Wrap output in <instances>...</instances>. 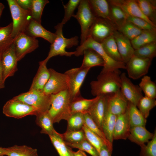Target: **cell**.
Segmentation results:
<instances>
[{"mask_svg": "<svg viewBox=\"0 0 156 156\" xmlns=\"http://www.w3.org/2000/svg\"><path fill=\"white\" fill-rule=\"evenodd\" d=\"M152 60L141 58L133 55L126 64L129 77L137 79L147 73Z\"/></svg>", "mask_w": 156, "mask_h": 156, "instance_id": "cell-13", "label": "cell"}, {"mask_svg": "<svg viewBox=\"0 0 156 156\" xmlns=\"http://www.w3.org/2000/svg\"><path fill=\"white\" fill-rule=\"evenodd\" d=\"M116 29L130 40L140 35L143 31L132 23L127 21L121 26L117 27Z\"/></svg>", "mask_w": 156, "mask_h": 156, "instance_id": "cell-38", "label": "cell"}, {"mask_svg": "<svg viewBox=\"0 0 156 156\" xmlns=\"http://www.w3.org/2000/svg\"><path fill=\"white\" fill-rule=\"evenodd\" d=\"M6 152L5 148L0 147V156H3L5 155Z\"/></svg>", "mask_w": 156, "mask_h": 156, "instance_id": "cell-54", "label": "cell"}, {"mask_svg": "<svg viewBox=\"0 0 156 156\" xmlns=\"http://www.w3.org/2000/svg\"><path fill=\"white\" fill-rule=\"evenodd\" d=\"M145 127L138 126L131 127L128 139L140 146L147 143L153 138L154 134L148 131Z\"/></svg>", "mask_w": 156, "mask_h": 156, "instance_id": "cell-23", "label": "cell"}, {"mask_svg": "<svg viewBox=\"0 0 156 156\" xmlns=\"http://www.w3.org/2000/svg\"><path fill=\"white\" fill-rule=\"evenodd\" d=\"M17 4L22 8L30 10L31 9L32 0H15Z\"/></svg>", "mask_w": 156, "mask_h": 156, "instance_id": "cell-50", "label": "cell"}, {"mask_svg": "<svg viewBox=\"0 0 156 156\" xmlns=\"http://www.w3.org/2000/svg\"><path fill=\"white\" fill-rule=\"evenodd\" d=\"M111 154L105 145L102 146L99 153V156H111Z\"/></svg>", "mask_w": 156, "mask_h": 156, "instance_id": "cell-51", "label": "cell"}, {"mask_svg": "<svg viewBox=\"0 0 156 156\" xmlns=\"http://www.w3.org/2000/svg\"><path fill=\"white\" fill-rule=\"evenodd\" d=\"M139 87L144 92L145 96L153 99L156 98V85L150 77L145 75L142 78Z\"/></svg>", "mask_w": 156, "mask_h": 156, "instance_id": "cell-37", "label": "cell"}, {"mask_svg": "<svg viewBox=\"0 0 156 156\" xmlns=\"http://www.w3.org/2000/svg\"><path fill=\"white\" fill-rule=\"evenodd\" d=\"M4 8V5L2 3L0 2V18Z\"/></svg>", "mask_w": 156, "mask_h": 156, "instance_id": "cell-55", "label": "cell"}, {"mask_svg": "<svg viewBox=\"0 0 156 156\" xmlns=\"http://www.w3.org/2000/svg\"><path fill=\"white\" fill-rule=\"evenodd\" d=\"M67 120L68 122L67 131L81 130L84 125V114L78 112L72 114Z\"/></svg>", "mask_w": 156, "mask_h": 156, "instance_id": "cell-41", "label": "cell"}, {"mask_svg": "<svg viewBox=\"0 0 156 156\" xmlns=\"http://www.w3.org/2000/svg\"><path fill=\"white\" fill-rule=\"evenodd\" d=\"M76 14L73 17L77 19L81 28L80 44L86 40L89 31L96 18L88 0H81Z\"/></svg>", "mask_w": 156, "mask_h": 156, "instance_id": "cell-6", "label": "cell"}, {"mask_svg": "<svg viewBox=\"0 0 156 156\" xmlns=\"http://www.w3.org/2000/svg\"><path fill=\"white\" fill-rule=\"evenodd\" d=\"M156 105L155 99L146 96H143L139 101L137 107L144 117L146 119L148 116L150 111Z\"/></svg>", "mask_w": 156, "mask_h": 156, "instance_id": "cell-42", "label": "cell"}, {"mask_svg": "<svg viewBox=\"0 0 156 156\" xmlns=\"http://www.w3.org/2000/svg\"><path fill=\"white\" fill-rule=\"evenodd\" d=\"M113 35L122 62L126 64L134 55V49L131 40L117 30L115 31Z\"/></svg>", "mask_w": 156, "mask_h": 156, "instance_id": "cell-18", "label": "cell"}, {"mask_svg": "<svg viewBox=\"0 0 156 156\" xmlns=\"http://www.w3.org/2000/svg\"><path fill=\"white\" fill-rule=\"evenodd\" d=\"M63 25L60 23L55 27L56 37L53 43L51 44L48 56L43 60L46 64L53 57L60 55L70 57L75 54V51L67 52L66 49L78 45L79 43L78 37L75 36L70 38L64 37L63 33Z\"/></svg>", "mask_w": 156, "mask_h": 156, "instance_id": "cell-3", "label": "cell"}, {"mask_svg": "<svg viewBox=\"0 0 156 156\" xmlns=\"http://www.w3.org/2000/svg\"><path fill=\"white\" fill-rule=\"evenodd\" d=\"M116 30L115 25L110 22L96 17L89 31L88 37H90L95 41L101 43L105 39L113 35Z\"/></svg>", "mask_w": 156, "mask_h": 156, "instance_id": "cell-10", "label": "cell"}, {"mask_svg": "<svg viewBox=\"0 0 156 156\" xmlns=\"http://www.w3.org/2000/svg\"><path fill=\"white\" fill-rule=\"evenodd\" d=\"M62 137L66 143H76L86 139L84 132L82 129L76 131H66L61 134Z\"/></svg>", "mask_w": 156, "mask_h": 156, "instance_id": "cell-44", "label": "cell"}, {"mask_svg": "<svg viewBox=\"0 0 156 156\" xmlns=\"http://www.w3.org/2000/svg\"><path fill=\"white\" fill-rule=\"evenodd\" d=\"M136 1L144 15L156 25V1L136 0Z\"/></svg>", "mask_w": 156, "mask_h": 156, "instance_id": "cell-31", "label": "cell"}, {"mask_svg": "<svg viewBox=\"0 0 156 156\" xmlns=\"http://www.w3.org/2000/svg\"><path fill=\"white\" fill-rule=\"evenodd\" d=\"M13 44L18 61L39 47L37 39L24 32L21 33L17 35L14 39Z\"/></svg>", "mask_w": 156, "mask_h": 156, "instance_id": "cell-12", "label": "cell"}, {"mask_svg": "<svg viewBox=\"0 0 156 156\" xmlns=\"http://www.w3.org/2000/svg\"><path fill=\"white\" fill-rule=\"evenodd\" d=\"M48 111L36 116V122L41 129V133L47 134L49 136L56 131L53 127V123Z\"/></svg>", "mask_w": 156, "mask_h": 156, "instance_id": "cell-30", "label": "cell"}, {"mask_svg": "<svg viewBox=\"0 0 156 156\" xmlns=\"http://www.w3.org/2000/svg\"><path fill=\"white\" fill-rule=\"evenodd\" d=\"M127 21L132 23L142 30L156 29V27L141 18L127 15Z\"/></svg>", "mask_w": 156, "mask_h": 156, "instance_id": "cell-49", "label": "cell"}, {"mask_svg": "<svg viewBox=\"0 0 156 156\" xmlns=\"http://www.w3.org/2000/svg\"><path fill=\"white\" fill-rule=\"evenodd\" d=\"M117 116L113 114L107 109L102 124V130L105 138L108 142L113 145V131Z\"/></svg>", "mask_w": 156, "mask_h": 156, "instance_id": "cell-25", "label": "cell"}, {"mask_svg": "<svg viewBox=\"0 0 156 156\" xmlns=\"http://www.w3.org/2000/svg\"><path fill=\"white\" fill-rule=\"evenodd\" d=\"M3 112L8 117L17 119L29 115L37 116L40 114L39 110L35 107L13 98L4 104Z\"/></svg>", "mask_w": 156, "mask_h": 156, "instance_id": "cell-8", "label": "cell"}, {"mask_svg": "<svg viewBox=\"0 0 156 156\" xmlns=\"http://www.w3.org/2000/svg\"><path fill=\"white\" fill-rule=\"evenodd\" d=\"M109 3L120 7L127 15L142 18L156 27L143 13L136 0H109Z\"/></svg>", "mask_w": 156, "mask_h": 156, "instance_id": "cell-17", "label": "cell"}, {"mask_svg": "<svg viewBox=\"0 0 156 156\" xmlns=\"http://www.w3.org/2000/svg\"><path fill=\"white\" fill-rule=\"evenodd\" d=\"M120 90L128 101L137 106L140 99L143 96L139 86L133 83L125 73L120 75Z\"/></svg>", "mask_w": 156, "mask_h": 156, "instance_id": "cell-14", "label": "cell"}, {"mask_svg": "<svg viewBox=\"0 0 156 156\" xmlns=\"http://www.w3.org/2000/svg\"><path fill=\"white\" fill-rule=\"evenodd\" d=\"M101 44L106 53L111 58L116 61L122 62L113 35L105 39Z\"/></svg>", "mask_w": 156, "mask_h": 156, "instance_id": "cell-32", "label": "cell"}, {"mask_svg": "<svg viewBox=\"0 0 156 156\" xmlns=\"http://www.w3.org/2000/svg\"><path fill=\"white\" fill-rule=\"evenodd\" d=\"M51 105L48 113L54 123L67 120L71 115L72 101L68 90L51 94Z\"/></svg>", "mask_w": 156, "mask_h": 156, "instance_id": "cell-2", "label": "cell"}, {"mask_svg": "<svg viewBox=\"0 0 156 156\" xmlns=\"http://www.w3.org/2000/svg\"><path fill=\"white\" fill-rule=\"evenodd\" d=\"M91 68L80 67L72 68L65 72L68 78V90L72 101L81 96L80 91L81 87Z\"/></svg>", "mask_w": 156, "mask_h": 156, "instance_id": "cell-9", "label": "cell"}, {"mask_svg": "<svg viewBox=\"0 0 156 156\" xmlns=\"http://www.w3.org/2000/svg\"><path fill=\"white\" fill-rule=\"evenodd\" d=\"M98 97V96H96L92 99H87L81 96L75 98L71 103V114L77 112L83 114L88 113L91 106Z\"/></svg>", "mask_w": 156, "mask_h": 156, "instance_id": "cell-26", "label": "cell"}, {"mask_svg": "<svg viewBox=\"0 0 156 156\" xmlns=\"http://www.w3.org/2000/svg\"><path fill=\"white\" fill-rule=\"evenodd\" d=\"M155 42H156V29L143 30L140 35L131 40L132 46L134 50Z\"/></svg>", "mask_w": 156, "mask_h": 156, "instance_id": "cell-27", "label": "cell"}, {"mask_svg": "<svg viewBox=\"0 0 156 156\" xmlns=\"http://www.w3.org/2000/svg\"><path fill=\"white\" fill-rule=\"evenodd\" d=\"M106 107L105 96H98V99L93 103L88 113L102 131V124Z\"/></svg>", "mask_w": 156, "mask_h": 156, "instance_id": "cell-21", "label": "cell"}, {"mask_svg": "<svg viewBox=\"0 0 156 156\" xmlns=\"http://www.w3.org/2000/svg\"><path fill=\"white\" fill-rule=\"evenodd\" d=\"M72 156H88L84 152L79 150L76 152L72 151Z\"/></svg>", "mask_w": 156, "mask_h": 156, "instance_id": "cell-53", "label": "cell"}, {"mask_svg": "<svg viewBox=\"0 0 156 156\" xmlns=\"http://www.w3.org/2000/svg\"><path fill=\"white\" fill-rule=\"evenodd\" d=\"M133 55L141 58L153 60L156 56V42L146 44L134 50Z\"/></svg>", "mask_w": 156, "mask_h": 156, "instance_id": "cell-40", "label": "cell"}, {"mask_svg": "<svg viewBox=\"0 0 156 156\" xmlns=\"http://www.w3.org/2000/svg\"><path fill=\"white\" fill-rule=\"evenodd\" d=\"M82 129L84 132L86 139L94 147L99 154L101 148L103 146L105 145L104 142L85 125Z\"/></svg>", "mask_w": 156, "mask_h": 156, "instance_id": "cell-45", "label": "cell"}, {"mask_svg": "<svg viewBox=\"0 0 156 156\" xmlns=\"http://www.w3.org/2000/svg\"><path fill=\"white\" fill-rule=\"evenodd\" d=\"M49 136L60 156H70L68 147L63 140L61 134L56 131Z\"/></svg>", "mask_w": 156, "mask_h": 156, "instance_id": "cell-36", "label": "cell"}, {"mask_svg": "<svg viewBox=\"0 0 156 156\" xmlns=\"http://www.w3.org/2000/svg\"><path fill=\"white\" fill-rule=\"evenodd\" d=\"M5 87V82L3 78V67L1 62H0V89Z\"/></svg>", "mask_w": 156, "mask_h": 156, "instance_id": "cell-52", "label": "cell"}, {"mask_svg": "<svg viewBox=\"0 0 156 156\" xmlns=\"http://www.w3.org/2000/svg\"><path fill=\"white\" fill-rule=\"evenodd\" d=\"M7 1L13 21L11 36L14 39L19 34L25 32L32 18L30 11L21 8L16 3L15 0Z\"/></svg>", "mask_w": 156, "mask_h": 156, "instance_id": "cell-5", "label": "cell"}, {"mask_svg": "<svg viewBox=\"0 0 156 156\" xmlns=\"http://www.w3.org/2000/svg\"><path fill=\"white\" fill-rule=\"evenodd\" d=\"M8 156H38L37 150L26 145H15L5 148Z\"/></svg>", "mask_w": 156, "mask_h": 156, "instance_id": "cell-34", "label": "cell"}, {"mask_svg": "<svg viewBox=\"0 0 156 156\" xmlns=\"http://www.w3.org/2000/svg\"><path fill=\"white\" fill-rule=\"evenodd\" d=\"M12 29V22L8 25L0 27V55L14 42V39L11 36Z\"/></svg>", "mask_w": 156, "mask_h": 156, "instance_id": "cell-33", "label": "cell"}, {"mask_svg": "<svg viewBox=\"0 0 156 156\" xmlns=\"http://www.w3.org/2000/svg\"><path fill=\"white\" fill-rule=\"evenodd\" d=\"M121 72L119 69L101 71L96 80L90 83L92 94L95 96L106 95L120 90Z\"/></svg>", "mask_w": 156, "mask_h": 156, "instance_id": "cell-1", "label": "cell"}, {"mask_svg": "<svg viewBox=\"0 0 156 156\" xmlns=\"http://www.w3.org/2000/svg\"><path fill=\"white\" fill-rule=\"evenodd\" d=\"M47 64L42 61L39 62V67L34 77L29 90L43 91V88L50 77L49 69Z\"/></svg>", "mask_w": 156, "mask_h": 156, "instance_id": "cell-22", "label": "cell"}, {"mask_svg": "<svg viewBox=\"0 0 156 156\" xmlns=\"http://www.w3.org/2000/svg\"><path fill=\"white\" fill-rule=\"evenodd\" d=\"M153 138L147 144L140 146V156H156V130L155 129Z\"/></svg>", "mask_w": 156, "mask_h": 156, "instance_id": "cell-48", "label": "cell"}, {"mask_svg": "<svg viewBox=\"0 0 156 156\" xmlns=\"http://www.w3.org/2000/svg\"><path fill=\"white\" fill-rule=\"evenodd\" d=\"M87 49H91L95 51L103 59L104 65L101 71L114 70L120 69H126V64L122 62L116 61L111 58L104 51L101 44L90 36H88L85 41L77 47L75 51L74 55L76 56L82 55L84 51Z\"/></svg>", "mask_w": 156, "mask_h": 156, "instance_id": "cell-4", "label": "cell"}, {"mask_svg": "<svg viewBox=\"0 0 156 156\" xmlns=\"http://www.w3.org/2000/svg\"><path fill=\"white\" fill-rule=\"evenodd\" d=\"M4 82L9 77L13 76L17 70L18 62L13 43L1 54V61Z\"/></svg>", "mask_w": 156, "mask_h": 156, "instance_id": "cell-15", "label": "cell"}, {"mask_svg": "<svg viewBox=\"0 0 156 156\" xmlns=\"http://www.w3.org/2000/svg\"><path fill=\"white\" fill-rule=\"evenodd\" d=\"M1 55H0V62L1 61Z\"/></svg>", "mask_w": 156, "mask_h": 156, "instance_id": "cell-57", "label": "cell"}, {"mask_svg": "<svg viewBox=\"0 0 156 156\" xmlns=\"http://www.w3.org/2000/svg\"><path fill=\"white\" fill-rule=\"evenodd\" d=\"M81 0H69L68 3L64 5L63 3L64 10V16L61 23L65 24L74 14V12L78 7Z\"/></svg>", "mask_w": 156, "mask_h": 156, "instance_id": "cell-46", "label": "cell"}, {"mask_svg": "<svg viewBox=\"0 0 156 156\" xmlns=\"http://www.w3.org/2000/svg\"><path fill=\"white\" fill-rule=\"evenodd\" d=\"M49 70L50 77L43 92L46 94L51 95L68 90L69 80L66 73H59L51 68Z\"/></svg>", "mask_w": 156, "mask_h": 156, "instance_id": "cell-11", "label": "cell"}, {"mask_svg": "<svg viewBox=\"0 0 156 156\" xmlns=\"http://www.w3.org/2000/svg\"><path fill=\"white\" fill-rule=\"evenodd\" d=\"M28 35L36 38L40 37L48 41L51 44L55 40L56 36L53 33L46 30L40 23L32 19L25 32Z\"/></svg>", "mask_w": 156, "mask_h": 156, "instance_id": "cell-20", "label": "cell"}, {"mask_svg": "<svg viewBox=\"0 0 156 156\" xmlns=\"http://www.w3.org/2000/svg\"><path fill=\"white\" fill-rule=\"evenodd\" d=\"M65 143L67 146L78 148L86 152L92 156H99L96 149L86 139L76 143L70 144L66 142Z\"/></svg>", "mask_w": 156, "mask_h": 156, "instance_id": "cell-47", "label": "cell"}, {"mask_svg": "<svg viewBox=\"0 0 156 156\" xmlns=\"http://www.w3.org/2000/svg\"><path fill=\"white\" fill-rule=\"evenodd\" d=\"M84 125L103 140L109 151L112 153L113 145L107 140L102 131L99 127L88 114H84Z\"/></svg>", "mask_w": 156, "mask_h": 156, "instance_id": "cell-35", "label": "cell"}, {"mask_svg": "<svg viewBox=\"0 0 156 156\" xmlns=\"http://www.w3.org/2000/svg\"><path fill=\"white\" fill-rule=\"evenodd\" d=\"M88 0L96 17L106 20L113 24L111 17L110 5L108 0Z\"/></svg>", "mask_w": 156, "mask_h": 156, "instance_id": "cell-24", "label": "cell"}, {"mask_svg": "<svg viewBox=\"0 0 156 156\" xmlns=\"http://www.w3.org/2000/svg\"><path fill=\"white\" fill-rule=\"evenodd\" d=\"M127 111L131 127L138 126L145 127L146 119L136 106L128 102Z\"/></svg>", "mask_w": 156, "mask_h": 156, "instance_id": "cell-29", "label": "cell"}, {"mask_svg": "<svg viewBox=\"0 0 156 156\" xmlns=\"http://www.w3.org/2000/svg\"><path fill=\"white\" fill-rule=\"evenodd\" d=\"M105 96L106 107L111 113L117 116L126 111L128 102L120 90Z\"/></svg>", "mask_w": 156, "mask_h": 156, "instance_id": "cell-16", "label": "cell"}, {"mask_svg": "<svg viewBox=\"0 0 156 156\" xmlns=\"http://www.w3.org/2000/svg\"><path fill=\"white\" fill-rule=\"evenodd\" d=\"M13 98L35 107L40 114L48 111L51 106V95L46 94L42 91L29 90Z\"/></svg>", "mask_w": 156, "mask_h": 156, "instance_id": "cell-7", "label": "cell"}, {"mask_svg": "<svg viewBox=\"0 0 156 156\" xmlns=\"http://www.w3.org/2000/svg\"><path fill=\"white\" fill-rule=\"evenodd\" d=\"M109 5L111 18L117 29L127 21V15L119 7L110 3Z\"/></svg>", "mask_w": 156, "mask_h": 156, "instance_id": "cell-39", "label": "cell"}, {"mask_svg": "<svg viewBox=\"0 0 156 156\" xmlns=\"http://www.w3.org/2000/svg\"><path fill=\"white\" fill-rule=\"evenodd\" d=\"M130 128L127 109L124 113L117 116L113 131V140H126L128 138Z\"/></svg>", "mask_w": 156, "mask_h": 156, "instance_id": "cell-19", "label": "cell"}, {"mask_svg": "<svg viewBox=\"0 0 156 156\" xmlns=\"http://www.w3.org/2000/svg\"><path fill=\"white\" fill-rule=\"evenodd\" d=\"M49 3L48 0H32V4L30 9L32 19L41 23V16L44 8Z\"/></svg>", "mask_w": 156, "mask_h": 156, "instance_id": "cell-43", "label": "cell"}, {"mask_svg": "<svg viewBox=\"0 0 156 156\" xmlns=\"http://www.w3.org/2000/svg\"><path fill=\"white\" fill-rule=\"evenodd\" d=\"M84 57L81 67H91L96 66H103L104 60L101 55L94 50L91 49L85 50L83 52Z\"/></svg>", "mask_w": 156, "mask_h": 156, "instance_id": "cell-28", "label": "cell"}, {"mask_svg": "<svg viewBox=\"0 0 156 156\" xmlns=\"http://www.w3.org/2000/svg\"><path fill=\"white\" fill-rule=\"evenodd\" d=\"M69 151L70 153V156H72V150L70 148H69L68 147Z\"/></svg>", "mask_w": 156, "mask_h": 156, "instance_id": "cell-56", "label": "cell"}]
</instances>
